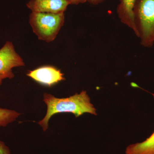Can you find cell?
<instances>
[{
    "label": "cell",
    "mask_w": 154,
    "mask_h": 154,
    "mask_svg": "<svg viewBox=\"0 0 154 154\" xmlns=\"http://www.w3.org/2000/svg\"><path fill=\"white\" fill-rule=\"evenodd\" d=\"M43 101L47 106V111L44 118L38 121V124L44 131L48 129L50 119L57 113H72L76 117L85 113L97 115L96 109L85 91L65 98H57L52 94L45 93Z\"/></svg>",
    "instance_id": "6da1fadb"
},
{
    "label": "cell",
    "mask_w": 154,
    "mask_h": 154,
    "mask_svg": "<svg viewBox=\"0 0 154 154\" xmlns=\"http://www.w3.org/2000/svg\"><path fill=\"white\" fill-rule=\"evenodd\" d=\"M133 15L134 33L141 45L151 48L154 44V0H136Z\"/></svg>",
    "instance_id": "7a4b0ae2"
},
{
    "label": "cell",
    "mask_w": 154,
    "mask_h": 154,
    "mask_svg": "<svg viewBox=\"0 0 154 154\" xmlns=\"http://www.w3.org/2000/svg\"><path fill=\"white\" fill-rule=\"evenodd\" d=\"M64 13L60 14L32 12L29 22L33 32L40 40L51 42L56 37L64 23Z\"/></svg>",
    "instance_id": "3957f363"
},
{
    "label": "cell",
    "mask_w": 154,
    "mask_h": 154,
    "mask_svg": "<svg viewBox=\"0 0 154 154\" xmlns=\"http://www.w3.org/2000/svg\"><path fill=\"white\" fill-rule=\"evenodd\" d=\"M25 66V63L16 52L14 44L7 41L0 49V75L5 76L7 79L14 77L12 69Z\"/></svg>",
    "instance_id": "277c9868"
},
{
    "label": "cell",
    "mask_w": 154,
    "mask_h": 154,
    "mask_svg": "<svg viewBox=\"0 0 154 154\" xmlns=\"http://www.w3.org/2000/svg\"><path fill=\"white\" fill-rule=\"evenodd\" d=\"M37 82L51 87L65 79L60 70L52 66H44L30 71L27 74Z\"/></svg>",
    "instance_id": "5b68a950"
},
{
    "label": "cell",
    "mask_w": 154,
    "mask_h": 154,
    "mask_svg": "<svg viewBox=\"0 0 154 154\" xmlns=\"http://www.w3.org/2000/svg\"><path fill=\"white\" fill-rule=\"evenodd\" d=\"M69 5L66 0H30L27 7L32 12L60 14L64 13Z\"/></svg>",
    "instance_id": "8992f818"
},
{
    "label": "cell",
    "mask_w": 154,
    "mask_h": 154,
    "mask_svg": "<svg viewBox=\"0 0 154 154\" xmlns=\"http://www.w3.org/2000/svg\"><path fill=\"white\" fill-rule=\"evenodd\" d=\"M116 8L119 18L122 23L135 32L133 8L136 0H119Z\"/></svg>",
    "instance_id": "52a82bcc"
},
{
    "label": "cell",
    "mask_w": 154,
    "mask_h": 154,
    "mask_svg": "<svg viewBox=\"0 0 154 154\" xmlns=\"http://www.w3.org/2000/svg\"><path fill=\"white\" fill-rule=\"evenodd\" d=\"M154 99V94H152ZM125 154H154V132L141 143L132 144L126 148Z\"/></svg>",
    "instance_id": "ba28073f"
},
{
    "label": "cell",
    "mask_w": 154,
    "mask_h": 154,
    "mask_svg": "<svg viewBox=\"0 0 154 154\" xmlns=\"http://www.w3.org/2000/svg\"><path fill=\"white\" fill-rule=\"evenodd\" d=\"M20 115L21 113L15 110L0 107V127H5L15 121Z\"/></svg>",
    "instance_id": "9c48e42d"
},
{
    "label": "cell",
    "mask_w": 154,
    "mask_h": 154,
    "mask_svg": "<svg viewBox=\"0 0 154 154\" xmlns=\"http://www.w3.org/2000/svg\"><path fill=\"white\" fill-rule=\"evenodd\" d=\"M0 154H11V150L3 141L0 140Z\"/></svg>",
    "instance_id": "30bf717a"
},
{
    "label": "cell",
    "mask_w": 154,
    "mask_h": 154,
    "mask_svg": "<svg viewBox=\"0 0 154 154\" xmlns=\"http://www.w3.org/2000/svg\"><path fill=\"white\" fill-rule=\"evenodd\" d=\"M69 3L70 5H78L83 4L87 2V0H66Z\"/></svg>",
    "instance_id": "8fae6325"
},
{
    "label": "cell",
    "mask_w": 154,
    "mask_h": 154,
    "mask_svg": "<svg viewBox=\"0 0 154 154\" xmlns=\"http://www.w3.org/2000/svg\"><path fill=\"white\" fill-rule=\"evenodd\" d=\"M105 0H87V2H88L91 5H99L103 2Z\"/></svg>",
    "instance_id": "7c38bea8"
},
{
    "label": "cell",
    "mask_w": 154,
    "mask_h": 154,
    "mask_svg": "<svg viewBox=\"0 0 154 154\" xmlns=\"http://www.w3.org/2000/svg\"><path fill=\"white\" fill-rule=\"evenodd\" d=\"M6 79H7V78L5 76L0 75V85H2V83L3 80Z\"/></svg>",
    "instance_id": "4fadbf2b"
}]
</instances>
